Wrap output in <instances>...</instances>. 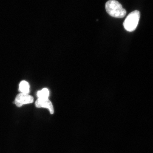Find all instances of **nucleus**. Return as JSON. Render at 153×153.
Instances as JSON below:
<instances>
[{
  "mask_svg": "<svg viewBox=\"0 0 153 153\" xmlns=\"http://www.w3.org/2000/svg\"><path fill=\"white\" fill-rule=\"evenodd\" d=\"M105 8L108 14L114 18L121 19L126 14L125 9L123 7L120 3L116 0H109L107 1Z\"/></svg>",
  "mask_w": 153,
  "mask_h": 153,
  "instance_id": "f257e3e1",
  "label": "nucleus"
},
{
  "mask_svg": "<svg viewBox=\"0 0 153 153\" xmlns=\"http://www.w3.org/2000/svg\"><path fill=\"white\" fill-rule=\"evenodd\" d=\"M140 16L139 11L135 10L131 12L127 16L123 22V27L128 32H131L135 30Z\"/></svg>",
  "mask_w": 153,
  "mask_h": 153,
  "instance_id": "f03ea898",
  "label": "nucleus"
},
{
  "mask_svg": "<svg viewBox=\"0 0 153 153\" xmlns=\"http://www.w3.org/2000/svg\"><path fill=\"white\" fill-rule=\"evenodd\" d=\"M34 98L33 96L26 94L20 93L16 97L15 103L17 106L21 107L24 105L33 103Z\"/></svg>",
  "mask_w": 153,
  "mask_h": 153,
  "instance_id": "7ed1b4c3",
  "label": "nucleus"
},
{
  "mask_svg": "<svg viewBox=\"0 0 153 153\" xmlns=\"http://www.w3.org/2000/svg\"><path fill=\"white\" fill-rule=\"evenodd\" d=\"M35 105L37 108H44L49 110L50 114H53L54 113V107L52 102L48 99H38L36 100Z\"/></svg>",
  "mask_w": 153,
  "mask_h": 153,
  "instance_id": "20e7f679",
  "label": "nucleus"
},
{
  "mask_svg": "<svg viewBox=\"0 0 153 153\" xmlns=\"http://www.w3.org/2000/svg\"><path fill=\"white\" fill-rule=\"evenodd\" d=\"M19 91L21 93L29 94L30 91V85L26 80H22L20 82Z\"/></svg>",
  "mask_w": 153,
  "mask_h": 153,
  "instance_id": "39448f33",
  "label": "nucleus"
},
{
  "mask_svg": "<svg viewBox=\"0 0 153 153\" xmlns=\"http://www.w3.org/2000/svg\"><path fill=\"white\" fill-rule=\"evenodd\" d=\"M38 99H48L49 96V89L44 88L42 90L38 91L37 94Z\"/></svg>",
  "mask_w": 153,
  "mask_h": 153,
  "instance_id": "423d86ee",
  "label": "nucleus"
}]
</instances>
